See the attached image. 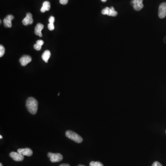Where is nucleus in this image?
Returning <instances> with one entry per match:
<instances>
[{
  "label": "nucleus",
  "instance_id": "obj_1",
  "mask_svg": "<svg viewBox=\"0 0 166 166\" xmlns=\"http://www.w3.org/2000/svg\"><path fill=\"white\" fill-rule=\"evenodd\" d=\"M26 107L31 114L35 115L38 108V102L35 98L32 97H29L26 102Z\"/></svg>",
  "mask_w": 166,
  "mask_h": 166
},
{
  "label": "nucleus",
  "instance_id": "obj_2",
  "mask_svg": "<svg viewBox=\"0 0 166 166\" xmlns=\"http://www.w3.org/2000/svg\"><path fill=\"white\" fill-rule=\"evenodd\" d=\"M66 136L67 138L73 140L77 143H81L82 142L83 138L81 136L75 132L70 130L67 131L66 133Z\"/></svg>",
  "mask_w": 166,
  "mask_h": 166
},
{
  "label": "nucleus",
  "instance_id": "obj_3",
  "mask_svg": "<svg viewBox=\"0 0 166 166\" xmlns=\"http://www.w3.org/2000/svg\"><path fill=\"white\" fill-rule=\"evenodd\" d=\"M48 156L50 159L52 163H58L63 160V156L60 153H52L49 152L48 154Z\"/></svg>",
  "mask_w": 166,
  "mask_h": 166
},
{
  "label": "nucleus",
  "instance_id": "obj_4",
  "mask_svg": "<svg viewBox=\"0 0 166 166\" xmlns=\"http://www.w3.org/2000/svg\"><path fill=\"white\" fill-rule=\"evenodd\" d=\"M158 16L160 19H163L166 16V2L160 4L159 8Z\"/></svg>",
  "mask_w": 166,
  "mask_h": 166
},
{
  "label": "nucleus",
  "instance_id": "obj_5",
  "mask_svg": "<svg viewBox=\"0 0 166 166\" xmlns=\"http://www.w3.org/2000/svg\"><path fill=\"white\" fill-rule=\"evenodd\" d=\"M143 1V0H133L131 1V3L133 5L134 10L136 11L141 10L144 7Z\"/></svg>",
  "mask_w": 166,
  "mask_h": 166
},
{
  "label": "nucleus",
  "instance_id": "obj_6",
  "mask_svg": "<svg viewBox=\"0 0 166 166\" xmlns=\"http://www.w3.org/2000/svg\"><path fill=\"white\" fill-rule=\"evenodd\" d=\"M9 156L10 157H11L13 160L16 162H21L24 159L23 156L18 152H11L9 154Z\"/></svg>",
  "mask_w": 166,
  "mask_h": 166
},
{
  "label": "nucleus",
  "instance_id": "obj_7",
  "mask_svg": "<svg viewBox=\"0 0 166 166\" xmlns=\"http://www.w3.org/2000/svg\"><path fill=\"white\" fill-rule=\"evenodd\" d=\"M14 19V17L12 15H8L3 19L4 26L7 28H11L12 25V20Z\"/></svg>",
  "mask_w": 166,
  "mask_h": 166
},
{
  "label": "nucleus",
  "instance_id": "obj_8",
  "mask_svg": "<svg viewBox=\"0 0 166 166\" xmlns=\"http://www.w3.org/2000/svg\"><path fill=\"white\" fill-rule=\"evenodd\" d=\"M18 153L22 155L23 156H31L33 155V152L31 149L26 148L25 149H18Z\"/></svg>",
  "mask_w": 166,
  "mask_h": 166
},
{
  "label": "nucleus",
  "instance_id": "obj_9",
  "mask_svg": "<svg viewBox=\"0 0 166 166\" xmlns=\"http://www.w3.org/2000/svg\"><path fill=\"white\" fill-rule=\"evenodd\" d=\"M33 22V15L31 13H27L26 17L22 21V23L25 26L31 25Z\"/></svg>",
  "mask_w": 166,
  "mask_h": 166
},
{
  "label": "nucleus",
  "instance_id": "obj_10",
  "mask_svg": "<svg viewBox=\"0 0 166 166\" xmlns=\"http://www.w3.org/2000/svg\"><path fill=\"white\" fill-rule=\"evenodd\" d=\"M31 60H32V58L30 56H28V55H24L19 59L20 64L22 66H26L30 63Z\"/></svg>",
  "mask_w": 166,
  "mask_h": 166
},
{
  "label": "nucleus",
  "instance_id": "obj_11",
  "mask_svg": "<svg viewBox=\"0 0 166 166\" xmlns=\"http://www.w3.org/2000/svg\"><path fill=\"white\" fill-rule=\"evenodd\" d=\"M44 26L42 25V24H38L35 28V34L39 36V37H42L41 31L42 30V29H44Z\"/></svg>",
  "mask_w": 166,
  "mask_h": 166
},
{
  "label": "nucleus",
  "instance_id": "obj_12",
  "mask_svg": "<svg viewBox=\"0 0 166 166\" xmlns=\"http://www.w3.org/2000/svg\"><path fill=\"white\" fill-rule=\"evenodd\" d=\"M50 8V2L48 1H45L43 3L42 7L41 8V12L44 13L45 11H49Z\"/></svg>",
  "mask_w": 166,
  "mask_h": 166
},
{
  "label": "nucleus",
  "instance_id": "obj_13",
  "mask_svg": "<svg viewBox=\"0 0 166 166\" xmlns=\"http://www.w3.org/2000/svg\"><path fill=\"white\" fill-rule=\"evenodd\" d=\"M50 56H51V53H50V51L48 50H45L42 53V58L45 63H47L49 59L50 58Z\"/></svg>",
  "mask_w": 166,
  "mask_h": 166
},
{
  "label": "nucleus",
  "instance_id": "obj_14",
  "mask_svg": "<svg viewBox=\"0 0 166 166\" xmlns=\"http://www.w3.org/2000/svg\"><path fill=\"white\" fill-rule=\"evenodd\" d=\"M117 15H118V13L115 10V8L114 7H112L109 8L108 16L115 17Z\"/></svg>",
  "mask_w": 166,
  "mask_h": 166
},
{
  "label": "nucleus",
  "instance_id": "obj_15",
  "mask_svg": "<svg viewBox=\"0 0 166 166\" xmlns=\"http://www.w3.org/2000/svg\"><path fill=\"white\" fill-rule=\"evenodd\" d=\"M90 166H103V165L100 162L92 161L90 163Z\"/></svg>",
  "mask_w": 166,
  "mask_h": 166
},
{
  "label": "nucleus",
  "instance_id": "obj_16",
  "mask_svg": "<svg viewBox=\"0 0 166 166\" xmlns=\"http://www.w3.org/2000/svg\"><path fill=\"white\" fill-rule=\"evenodd\" d=\"M5 52L4 47L2 45H0V57H1L3 56Z\"/></svg>",
  "mask_w": 166,
  "mask_h": 166
},
{
  "label": "nucleus",
  "instance_id": "obj_17",
  "mask_svg": "<svg viewBox=\"0 0 166 166\" xmlns=\"http://www.w3.org/2000/svg\"><path fill=\"white\" fill-rule=\"evenodd\" d=\"M109 8L108 7H106L105 8H104L101 11V13L103 15H108V12H109Z\"/></svg>",
  "mask_w": 166,
  "mask_h": 166
},
{
  "label": "nucleus",
  "instance_id": "obj_18",
  "mask_svg": "<svg viewBox=\"0 0 166 166\" xmlns=\"http://www.w3.org/2000/svg\"><path fill=\"white\" fill-rule=\"evenodd\" d=\"M48 29L50 31H53L55 29V26L53 23H49L48 24Z\"/></svg>",
  "mask_w": 166,
  "mask_h": 166
},
{
  "label": "nucleus",
  "instance_id": "obj_19",
  "mask_svg": "<svg viewBox=\"0 0 166 166\" xmlns=\"http://www.w3.org/2000/svg\"><path fill=\"white\" fill-rule=\"evenodd\" d=\"M34 48L36 50H38V51H39V50H41L42 49V46H40L39 45L37 44H35L34 45Z\"/></svg>",
  "mask_w": 166,
  "mask_h": 166
},
{
  "label": "nucleus",
  "instance_id": "obj_20",
  "mask_svg": "<svg viewBox=\"0 0 166 166\" xmlns=\"http://www.w3.org/2000/svg\"><path fill=\"white\" fill-rule=\"evenodd\" d=\"M49 23H54V22H55V17L53 16H50V18H49Z\"/></svg>",
  "mask_w": 166,
  "mask_h": 166
},
{
  "label": "nucleus",
  "instance_id": "obj_21",
  "mask_svg": "<svg viewBox=\"0 0 166 166\" xmlns=\"http://www.w3.org/2000/svg\"><path fill=\"white\" fill-rule=\"evenodd\" d=\"M44 42L42 40H39L37 41L36 42V44L39 45L40 46H42V45L44 44Z\"/></svg>",
  "mask_w": 166,
  "mask_h": 166
},
{
  "label": "nucleus",
  "instance_id": "obj_22",
  "mask_svg": "<svg viewBox=\"0 0 166 166\" xmlns=\"http://www.w3.org/2000/svg\"><path fill=\"white\" fill-rule=\"evenodd\" d=\"M68 2V0H60V3L61 4L66 5Z\"/></svg>",
  "mask_w": 166,
  "mask_h": 166
},
{
  "label": "nucleus",
  "instance_id": "obj_23",
  "mask_svg": "<svg viewBox=\"0 0 166 166\" xmlns=\"http://www.w3.org/2000/svg\"><path fill=\"white\" fill-rule=\"evenodd\" d=\"M152 166H163L162 164H160V163H159L158 162H155L153 163V164Z\"/></svg>",
  "mask_w": 166,
  "mask_h": 166
},
{
  "label": "nucleus",
  "instance_id": "obj_24",
  "mask_svg": "<svg viewBox=\"0 0 166 166\" xmlns=\"http://www.w3.org/2000/svg\"><path fill=\"white\" fill-rule=\"evenodd\" d=\"M60 166H70L68 164H63L60 165Z\"/></svg>",
  "mask_w": 166,
  "mask_h": 166
},
{
  "label": "nucleus",
  "instance_id": "obj_25",
  "mask_svg": "<svg viewBox=\"0 0 166 166\" xmlns=\"http://www.w3.org/2000/svg\"><path fill=\"white\" fill-rule=\"evenodd\" d=\"M101 1H103V2H105L107 1V0H101Z\"/></svg>",
  "mask_w": 166,
  "mask_h": 166
},
{
  "label": "nucleus",
  "instance_id": "obj_26",
  "mask_svg": "<svg viewBox=\"0 0 166 166\" xmlns=\"http://www.w3.org/2000/svg\"><path fill=\"white\" fill-rule=\"evenodd\" d=\"M0 166H3V165H2V163H0Z\"/></svg>",
  "mask_w": 166,
  "mask_h": 166
},
{
  "label": "nucleus",
  "instance_id": "obj_27",
  "mask_svg": "<svg viewBox=\"0 0 166 166\" xmlns=\"http://www.w3.org/2000/svg\"><path fill=\"white\" fill-rule=\"evenodd\" d=\"M0 138H1V139L2 138V136H1H1H0Z\"/></svg>",
  "mask_w": 166,
  "mask_h": 166
},
{
  "label": "nucleus",
  "instance_id": "obj_28",
  "mask_svg": "<svg viewBox=\"0 0 166 166\" xmlns=\"http://www.w3.org/2000/svg\"><path fill=\"white\" fill-rule=\"evenodd\" d=\"M78 166H84V165H78Z\"/></svg>",
  "mask_w": 166,
  "mask_h": 166
},
{
  "label": "nucleus",
  "instance_id": "obj_29",
  "mask_svg": "<svg viewBox=\"0 0 166 166\" xmlns=\"http://www.w3.org/2000/svg\"></svg>",
  "mask_w": 166,
  "mask_h": 166
}]
</instances>
